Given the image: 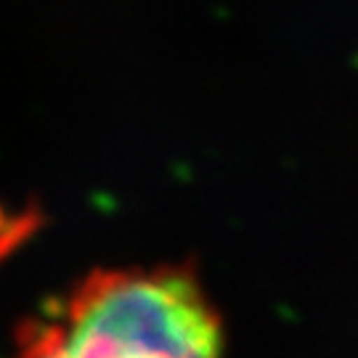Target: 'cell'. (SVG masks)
Returning <instances> with one entry per match:
<instances>
[{"mask_svg": "<svg viewBox=\"0 0 358 358\" xmlns=\"http://www.w3.org/2000/svg\"><path fill=\"white\" fill-rule=\"evenodd\" d=\"M217 310L189 268H122L85 276L62 306L22 329L27 356H217Z\"/></svg>", "mask_w": 358, "mask_h": 358, "instance_id": "cell-1", "label": "cell"}]
</instances>
